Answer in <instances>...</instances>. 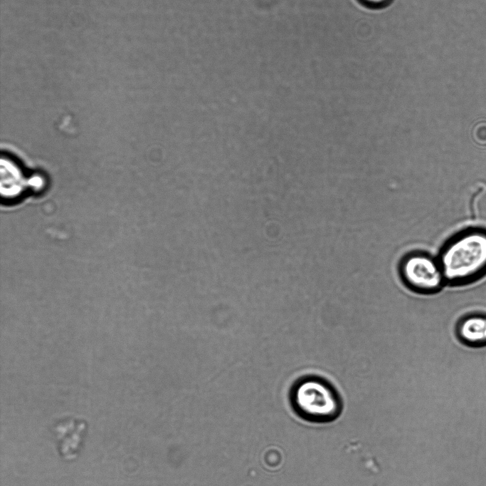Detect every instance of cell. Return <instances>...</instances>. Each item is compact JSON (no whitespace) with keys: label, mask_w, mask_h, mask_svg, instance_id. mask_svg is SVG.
Segmentation results:
<instances>
[{"label":"cell","mask_w":486,"mask_h":486,"mask_svg":"<svg viewBox=\"0 0 486 486\" xmlns=\"http://www.w3.org/2000/svg\"><path fill=\"white\" fill-rule=\"evenodd\" d=\"M446 285L471 284L486 275V230L466 229L455 235L437 257Z\"/></svg>","instance_id":"1"},{"label":"cell","mask_w":486,"mask_h":486,"mask_svg":"<svg viewBox=\"0 0 486 486\" xmlns=\"http://www.w3.org/2000/svg\"><path fill=\"white\" fill-rule=\"evenodd\" d=\"M291 403L302 418L312 422H327L341 411L339 395L329 381L318 376H308L292 387Z\"/></svg>","instance_id":"2"},{"label":"cell","mask_w":486,"mask_h":486,"mask_svg":"<svg viewBox=\"0 0 486 486\" xmlns=\"http://www.w3.org/2000/svg\"><path fill=\"white\" fill-rule=\"evenodd\" d=\"M398 274L405 287L418 294L433 295L446 285L437 257L423 251H413L401 258Z\"/></svg>","instance_id":"3"},{"label":"cell","mask_w":486,"mask_h":486,"mask_svg":"<svg viewBox=\"0 0 486 486\" xmlns=\"http://www.w3.org/2000/svg\"><path fill=\"white\" fill-rule=\"evenodd\" d=\"M458 339L470 347L486 346V314H470L462 317L456 324Z\"/></svg>","instance_id":"4"},{"label":"cell","mask_w":486,"mask_h":486,"mask_svg":"<svg viewBox=\"0 0 486 486\" xmlns=\"http://www.w3.org/2000/svg\"><path fill=\"white\" fill-rule=\"evenodd\" d=\"M85 424L68 420L60 423L56 429L60 451L64 457H74L80 448Z\"/></svg>","instance_id":"5"},{"label":"cell","mask_w":486,"mask_h":486,"mask_svg":"<svg viewBox=\"0 0 486 486\" xmlns=\"http://www.w3.org/2000/svg\"><path fill=\"white\" fill-rule=\"evenodd\" d=\"M359 1L371 9H381L388 6L392 0H359Z\"/></svg>","instance_id":"6"}]
</instances>
